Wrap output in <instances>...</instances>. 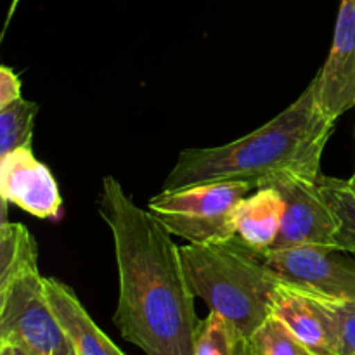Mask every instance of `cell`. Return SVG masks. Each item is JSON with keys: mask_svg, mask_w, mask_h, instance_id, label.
<instances>
[{"mask_svg": "<svg viewBox=\"0 0 355 355\" xmlns=\"http://www.w3.org/2000/svg\"><path fill=\"white\" fill-rule=\"evenodd\" d=\"M21 99V82L9 66H0V110Z\"/></svg>", "mask_w": 355, "mask_h": 355, "instance_id": "cell-17", "label": "cell"}, {"mask_svg": "<svg viewBox=\"0 0 355 355\" xmlns=\"http://www.w3.org/2000/svg\"><path fill=\"white\" fill-rule=\"evenodd\" d=\"M255 191L250 182L218 180L182 189L163 191L151 198L148 210L172 236L194 245L224 241L236 236L239 203Z\"/></svg>", "mask_w": 355, "mask_h": 355, "instance_id": "cell-5", "label": "cell"}, {"mask_svg": "<svg viewBox=\"0 0 355 355\" xmlns=\"http://www.w3.org/2000/svg\"><path fill=\"white\" fill-rule=\"evenodd\" d=\"M250 340L255 355H314L274 315L267 318Z\"/></svg>", "mask_w": 355, "mask_h": 355, "instance_id": "cell-16", "label": "cell"}, {"mask_svg": "<svg viewBox=\"0 0 355 355\" xmlns=\"http://www.w3.org/2000/svg\"><path fill=\"white\" fill-rule=\"evenodd\" d=\"M283 196L272 186L257 187L239 203L236 211V234L248 245L269 252L274 248L284 217Z\"/></svg>", "mask_w": 355, "mask_h": 355, "instance_id": "cell-12", "label": "cell"}, {"mask_svg": "<svg viewBox=\"0 0 355 355\" xmlns=\"http://www.w3.org/2000/svg\"><path fill=\"white\" fill-rule=\"evenodd\" d=\"M333 132L335 120L319 106L311 82L297 101L252 134L218 148L180 151L163 191L218 180H241L257 189L279 173L319 177Z\"/></svg>", "mask_w": 355, "mask_h": 355, "instance_id": "cell-2", "label": "cell"}, {"mask_svg": "<svg viewBox=\"0 0 355 355\" xmlns=\"http://www.w3.org/2000/svg\"><path fill=\"white\" fill-rule=\"evenodd\" d=\"M272 315L314 355H343L338 321L326 298L281 281L274 293Z\"/></svg>", "mask_w": 355, "mask_h": 355, "instance_id": "cell-8", "label": "cell"}, {"mask_svg": "<svg viewBox=\"0 0 355 355\" xmlns=\"http://www.w3.org/2000/svg\"><path fill=\"white\" fill-rule=\"evenodd\" d=\"M37 114L38 104L23 97L0 110V158L19 148H31Z\"/></svg>", "mask_w": 355, "mask_h": 355, "instance_id": "cell-15", "label": "cell"}, {"mask_svg": "<svg viewBox=\"0 0 355 355\" xmlns=\"http://www.w3.org/2000/svg\"><path fill=\"white\" fill-rule=\"evenodd\" d=\"M319 106L331 120L355 107V0H342L331 51L312 80Z\"/></svg>", "mask_w": 355, "mask_h": 355, "instance_id": "cell-9", "label": "cell"}, {"mask_svg": "<svg viewBox=\"0 0 355 355\" xmlns=\"http://www.w3.org/2000/svg\"><path fill=\"white\" fill-rule=\"evenodd\" d=\"M16 2H17V0H14V2H12V9H14V7H16Z\"/></svg>", "mask_w": 355, "mask_h": 355, "instance_id": "cell-19", "label": "cell"}, {"mask_svg": "<svg viewBox=\"0 0 355 355\" xmlns=\"http://www.w3.org/2000/svg\"><path fill=\"white\" fill-rule=\"evenodd\" d=\"M97 208L114 243L120 293L113 322L120 335L146 355H194L201 319L180 246L114 177H104Z\"/></svg>", "mask_w": 355, "mask_h": 355, "instance_id": "cell-1", "label": "cell"}, {"mask_svg": "<svg viewBox=\"0 0 355 355\" xmlns=\"http://www.w3.org/2000/svg\"><path fill=\"white\" fill-rule=\"evenodd\" d=\"M0 355H30L12 343H0Z\"/></svg>", "mask_w": 355, "mask_h": 355, "instance_id": "cell-18", "label": "cell"}, {"mask_svg": "<svg viewBox=\"0 0 355 355\" xmlns=\"http://www.w3.org/2000/svg\"><path fill=\"white\" fill-rule=\"evenodd\" d=\"M44 279L37 241L0 263V343H12L30 355H73L45 297Z\"/></svg>", "mask_w": 355, "mask_h": 355, "instance_id": "cell-4", "label": "cell"}, {"mask_svg": "<svg viewBox=\"0 0 355 355\" xmlns=\"http://www.w3.org/2000/svg\"><path fill=\"white\" fill-rule=\"evenodd\" d=\"M262 186H272L283 196L284 217L272 250L336 245L338 220L319 187V177L279 173ZM260 187V186H259Z\"/></svg>", "mask_w": 355, "mask_h": 355, "instance_id": "cell-6", "label": "cell"}, {"mask_svg": "<svg viewBox=\"0 0 355 355\" xmlns=\"http://www.w3.org/2000/svg\"><path fill=\"white\" fill-rule=\"evenodd\" d=\"M194 355H255L252 340L234 322L217 312L201 319Z\"/></svg>", "mask_w": 355, "mask_h": 355, "instance_id": "cell-13", "label": "cell"}, {"mask_svg": "<svg viewBox=\"0 0 355 355\" xmlns=\"http://www.w3.org/2000/svg\"><path fill=\"white\" fill-rule=\"evenodd\" d=\"M319 187L338 220L335 248L355 255V179L319 175Z\"/></svg>", "mask_w": 355, "mask_h": 355, "instance_id": "cell-14", "label": "cell"}, {"mask_svg": "<svg viewBox=\"0 0 355 355\" xmlns=\"http://www.w3.org/2000/svg\"><path fill=\"white\" fill-rule=\"evenodd\" d=\"M45 297L76 355H125L92 321L75 291L55 277L44 279Z\"/></svg>", "mask_w": 355, "mask_h": 355, "instance_id": "cell-11", "label": "cell"}, {"mask_svg": "<svg viewBox=\"0 0 355 355\" xmlns=\"http://www.w3.org/2000/svg\"><path fill=\"white\" fill-rule=\"evenodd\" d=\"M73 355H76V354H75V352H73Z\"/></svg>", "mask_w": 355, "mask_h": 355, "instance_id": "cell-21", "label": "cell"}, {"mask_svg": "<svg viewBox=\"0 0 355 355\" xmlns=\"http://www.w3.org/2000/svg\"><path fill=\"white\" fill-rule=\"evenodd\" d=\"M0 194L7 203L42 220L61 215L58 180L35 158L31 148H19L0 158Z\"/></svg>", "mask_w": 355, "mask_h": 355, "instance_id": "cell-10", "label": "cell"}, {"mask_svg": "<svg viewBox=\"0 0 355 355\" xmlns=\"http://www.w3.org/2000/svg\"><path fill=\"white\" fill-rule=\"evenodd\" d=\"M350 255L333 246L266 252L267 263L281 279L338 304H355V259Z\"/></svg>", "mask_w": 355, "mask_h": 355, "instance_id": "cell-7", "label": "cell"}, {"mask_svg": "<svg viewBox=\"0 0 355 355\" xmlns=\"http://www.w3.org/2000/svg\"><path fill=\"white\" fill-rule=\"evenodd\" d=\"M352 179H355V172H354V177H352Z\"/></svg>", "mask_w": 355, "mask_h": 355, "instance_id": "cell-20", "label": "cell"}, {"mask_svg": "<svg viewBox=\"0 0 355 355\" xmlns=\"http://www.w3.org/2000/svg\"><path fill=\"white\" fill-rule=\"evenodd\" d=\"M180 259L194 297L250 338L272 315L274 293L283 279L270 269L266 252L238 234L205 245L187 243L180 246Z\"/></svg>", "mask_w": 355, "mask_h": 355, "instance_id": "cell-3", "label": "cell"}]
</instances>
